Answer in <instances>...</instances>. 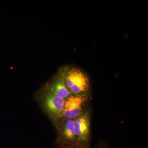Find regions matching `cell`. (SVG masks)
I'll return each instance as SVG.
<instances>
[{"label":"cell","instance_id":"obj_5","mask_svg":"<svg viewBox=\"0 0 148 148\" xmlns=\"http://www.w3.org/2000/svg\"><path fill=\"white\" fill-rule=\"evenodd\" d=\"M64 121L61 129V142L64 145L78 146L75 132V120L66 119Z\"/></svg>","mask_w":148,"mask_h":148},{"label":"cell","instance_id":"obj_7","mask_svg":"<svg viewBox=\"0 0 148 148\" xmlns=\"http://www.w3.org/2000/svg\"><path fill=\"white\" fill-rule=\"evenodd\" d=\"M61 148H84L78 147V146L71 145H65L61 147Z\"/></svg>","mask_w":148,"mask_h":148},{"label":"cell","instance_id":"obj_1","mask_svg":"<svg viewBox=\"0 0 148 148\" xmlns=\"http://www.w3.org/2000/svg\"><path fill=\"white\" fill-rule=\"evenodd\" d=\"M64 73L66 87L72 95L88 96L90 84L86 74L75 68L66 69Z\"/></svg>","mask_w":148,"mask_h":148},{"label":"cell","instance_id":"obj_2","mask_svg":"<svg viewBox=\"0 0 148 148\" xmlns=\"http://www.w3.org/2000/svg\"><path fill=\"white\" fill-rule=\"evenodd\" d=\"M90 114L87 110L75 119V129L78 145L89 148L90 135Z\"/></svg>","mask_w":148,"mask_h":148},{"label":"cell","instance_id":"obj_4","mask_svg":"<svg viewBox=\"0 0 148 148\" xmlns=\"http://www.w3.org/2000/svg\"><path fill=\"white\" fill-rule=\"evenodd\" d=\"M65 100L53 94L50 90L44 95L43 104L46 111L54 121L62 118Z\"/></svg>","mask_w":148,"mask_h":148},{"label":"cell","instance_id":"obj_3","mask_svg":"<svg viewBox=\"0 0 148 148\" xmlns=\"http://www.w3.org/2000/svg\"><path fill=\"white\" fill-rule=\"evenodd\" d=\"M88 96L71 95L65 100L62 118L64 120H75L86 109Z\"/></svg>","mask_w":148,"mask_h":148},{"label":"cell","instance_id":"obj_8","mask_svg":"<svg viewBox=\"0 0 148 148\" xmlns=\"http://www.w3.org/2000/svg\"><path fill=\"white\" fill-rule=\"evenodd\" d=\"M99 148H107L106 147H100Z\"/></svg>","mask_w":148,"mask_h":148},{"label":"cell","instance_id":"obj_6","mask_svg":"<svg viewBox=\"0 0 148 148\" xmlns=\"http://www.w3.org/2000/svg\"><path fill=\"white\" fill-rule=\"evenodd\" d=\"M49 90L53 94L65 100L72 95L65 84L64 71L60 72L51 84Z\"/></svg>","mask_w":148,"mask_h":148}]
</instances>
